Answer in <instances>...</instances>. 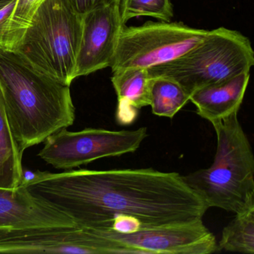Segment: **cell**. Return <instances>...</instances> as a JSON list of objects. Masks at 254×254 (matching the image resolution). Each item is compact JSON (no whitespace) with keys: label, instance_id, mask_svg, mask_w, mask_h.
I'll return each instance as SVG.
<instances>
[{"label":"cell","instance_id":"obj_1","mask_svg":"<svg viewBox=\"0 0 254 254\" xmlns=\"http://www.w3.org/2000/svg\"><path fill=\"white\" fill-rule=\"evenodd\" d=\"M20 185L74 220L108 230L122 218L142 228L202 220L209 207L177 172L153 169L37 170Z\"/></svg>","mask_w":254,"mask_h":254},{"label":"cell","instance_id":"obj_2","mask_svg":"<svg viewBox=\"0 0 254 254\" xmlns=\"http://www.w3.org/2000/svg\"><path fill=\"white\" fill-rule=\"evenodd\" d=\"M0 89L21 152L73 125L69 85L37 69L16 52L0 51Z\"/></svg>","mask_w":254,"mask_h":254},{"label":"cell","instance_id":"obj_3","mask_svg":"<svg viewBox=\"0 0 254 254\" xmlns=\"http://www.w3.org/2000/svg\"><path fill=\"white\" fill-rule=\"evenodd\" d=\"M217 146L212 166L183 176L208 207L238 213L254 204V157L238 114L214 123Z\"/></svg>","mask_w":254,"mask_h":254},{"label":"cell","instance_id":"obj_4","mask_svg":"<svg viewBox=\"0 0 254 254\" xmlns=\"http://www.w3.org/2000/svg\"><path fill=\"white\" fill-rule=\"evenodd\" d=\"M82 21L83 15L66 0H45L14 52L37 69L70 86L76 78Z\"/></svg>","mask_w":254,"mask_h":254},{"label":"cell","instance_id":"obj_5","mask_svg":"<svg viewBox=\"0 0 254 254\" xmlns=\"http://www.w3.org/2000/svg\"><path fill=\"white\" fill-rule=\"evenodd\" d=\"M254 64L249 38L238 31L220 27L209 30L204 39L183 56L148 68V72L150 78L176 81L191 96L202 87L250 72Z\"/></svg>","mask_w":254,"mask_h":254},{"label":"cell","instance_id":"obj_6","mask_svg":"<svg viewBox=\"0 0 254 254\" xmlns=\"http://www.w3.org/2000/svg\"><path fill=\"white\" fill-rule=\"evenodd\" d=\"M209 32L181 22L148 21L130 27L124 25L110 67L114 72L167 63L195 47Z\"/></svg>","mask_w":254,"mask_h":254},{"label":"cell","instance_id":"obj_7","mask_svg":"<svg viewBox=\"0 0 254 254\" xmlns=\"http://www.w3.org/2000/svg\"><path fill=\"white\" fill-rule=\"evenodd\" d=\"M148 136V129L110 130L86 128L72 132L63 128L50 135L38 157L57 169H72L105 157L133 153Z\"/></svg>","mask_w":254,"mask_h":254},{"label":"cell","instance_id":"obj_8","mask_svg":"<svg viewBox=\"0 0 254 254\" xmlns=\"http://www.w3.org/2000/svg\"><path fill=\"white\" fill-rule=\"evenodd\" d=\"M0 254H126L97 229L57 226L0 230Z\"/></svg>","mask_w":254,"mask_h":254},{"label":"cell","instance_id":"obj_9","mask_svg":"<svg viewBox=\"0 0 254 254\" xmlns=\"http://www.w3.org/2000/svg\"><path fill=\"white\" fill-rule=\"evenodd\" d=\"M127 254H209L218 251L213 233L203 220L161 227L142 228L130 233L99 230Z\"/></svg>","mask_w":254,"mask_h":254},{"label":"cell","instance_id":"obj_10","mask_svg":"<svg viewBox=\"0 0 254 254\" xmlns=\"http://www.w3.org/2000/svg\"><path fill=\"white\" fill-rule=\"evenodd\" d=\"M124 25L120 16V0L96 7L83 15L76 78L110 67Z\"/></svg>","mask_w":254,"mask_h":254},{"label":"cell","instance_id":"obj_11","mask_svg":"<svg viewBox=\"0 0 254 254\" xmlns=\"http://www.w3.org/2000/svg\"><path fill=\"white\" fill-rule=\"evenodd\" d=\"M76 223L45 200L20 185L14 190L0 189V230H21Z\"/></svg>","mask_w":254,"mask_h":254},{"label":"cell","instance_id":"obj_12","mask_svg":"<svg viewBox=\"0 0 254 254\" xmlns=\"http://www.w3.org/2000/svg\"><path fill=\"white\" fill-rule=\"evenodd\" d=\"M249 80L250 72H242L195 90L190 101L196 107L197 115L214 124L239 113Z\"/></svg>","mask_w":254,"mask_h":254},{"label":"cell","instance_id":"obj_13","mask_svg":"<svg viewBox=\"0 0 254 254\" xmlns=\"http://www.w3.org/2000/svg\"><path fill=\"white\" fill-rule=\"evenodd\" d=\"M112 72L111 82L118 98L116 120L121 126H128L136 120L139 110L149 106L151 78L145 68H126Z\"/></svg>","mask_w":254,"mask_h":254},{"label":"cell","instance_id":"obj_14","mask_svg":"<svg viewBox=\"0 0 254 254\" xmlns=\"http://www.w3.org/2000/svg\"><path fill=\"white\" fill-rule=\"evenodd\" d=\"M23 154L11 131L0 89V189L14 190L21 184Z\"/></svg>","mask_w":254,"mask_h":254},{"label":"cell","instance_id":"obj_15","mask_svg":"<svg viewBox=\"0 0 254 254\" xmlns=\"http://www.w3.org/2000/svg\"><path fill=\"white\" fill-rule=\"evenodd\" d=\"M190 99V93L176 81L163 77L151 78L149 106L154 115L172 119Z\"/></svg>","mask_w":254,"mask_h":254},{"label":"cell","instance_id":"obj_16","mask_svg":"<svg viewBox=\"0 0 254 254\" xmlns=\"http://www.w3.org/2000/svg\"><path fill=\"white\" fill-rule=\"evenodd\" d=\"M218 251L254 254V204L236 213L223 229Z\"/></svg>","mask_w":254,"mask_h":254},{"label":"cell","instance_id":"obj_17","mask_svg":"<svg viewBox=\"0 0 254 254\" xmlns=\"http://www.w3.org/2000/svg\"><path fill=\"white\" fill-rule=\"evenodd\" d=\"M121 20L126 24L134 17H147L171 22L174 17L170 0H120Z\"/></svg>","mask_w":254,"mask_h":254},{"label":"cell","instance_id":"obj_18","mask_svg":"<svg viewBox=\"0 0 254 254\" xmlns=\"http://www.w3.org/2000/svg\"><path fill=\"white\" fill-rule=\"evenodd\" d=\"M44 1L17 0L8 23L5 51H15L32 17Z\"/></svg>","mask_w":254,"mask_h":254},{"label":"cell","instance_id":"obj_19","mask_svg":"<svg viewBox=\"0 0 254 254\" xmlns=\"http://www.w3.org/2000/svg\"><path fill=\"white\" fill-rule=\"evenodd\" d=\"M17 0H12L9 4L0 10V51H5L8 23Z\"/></svg>","mask_w":254,"mask_h":254},{"label":"cell","instance_id":"obj_20","mask_svg":"<svg viewBox=\"0 0 254 254\" xmlns=\"http://www.w3.org/2000/svg\"><path fill=\"white\" fill-rule=\"evenodd\" d=\"M71 8L81 15L100 6L101 0H66Z\"/></svg>","mask_w":254,"mask_h":254},{"label":"cell","instance_id":"obj_21","mask_svg":"<svg viewBox=\"0 0 254 254\" xmlns=\"http://www.w3.org/2000/svg\"><path fill=\"white\" fill-rule=\"evenodd\" d=\"M12 0H0V10L6 6Z\"/></svg>","mask_w":254,"mask_h":254},{"label":"cell","instance_id":"obj_22","mask_svg":"<svg viewBox=\"0 0 254 254\" xmlns=\"http://www.w3.org/2000/svg\"><path fill=\"white\" fill-rule=\"evenodd\" d=\"M117 0H101V5H108V4L112 3Z\"/></svg>","mask_w":254,"mask_h":254}]
</instances>
